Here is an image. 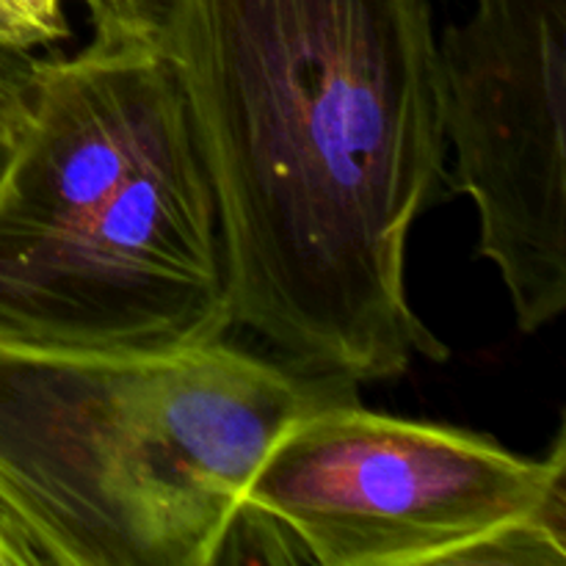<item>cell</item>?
<instances>
[{"mask_svg":"<svg viewBox=\"0 0 566 566\" xmlns=\"http://www.w3.org/2000/svg\"><path fill=\"white\" fill-rule=\"evenodd\" d=\"M160 48L213 182L235 326L354 385L446 363L407 287L448 180L431 0H175Z\"/></svg>","mask_w":566,"mask_h":566,"instance_id":"obj_1","label":"cell"},{"mask_svg":"<svg viewBox=\"0 0 566 566\" xmlns=\"http://www.w3.org/2000/svg\"><path fill=\"white\" fill-rule=\"evenodd\" d=\"M235 326L213 182L158 42L33 61L0 160V335L182 352Z\"/></svg>","mask_w":566,"mask_h":566,"instance_id":"obj_2","label":"cell"},{"mask_svg":"<svg viewBox=\"0 0 566 566\" xmlns=\"http://www.w3.org/2000/svg\"><path fill=\"white\" fill-rule=\"evenodd\" d=\"M357 387L227 340L105 352L0 335V512L42 566H216L271 442Z\"/></svg>","mask_w":566,"mask_h":566,"instance_id":"obj_3","label":"cell"},{"mask_svg":"<svg viewBox=\"0 0 566 566\" xmlns=\"http://www.w3.org/2000/svg\"><path fill=\"white\" fill-rule=\"evenodd\" d=\"M243 503L321 566H564L566 434L545 457L446 423L374 412L359 392L293 418Z\"/></svg>","mask_w":566,"mask_h":566,"instance_id":"obj_4","label":"cell"},{"mask_svg":"<svg viewBox=\"0 0 566 566\" xmlns=\"http://www.w3.org/2000/svg\"><path fill=\"white\" fill-rule=\"evenodd\" d=\"M437 72L451 186L534 335L566 310V0H473L437 36Z\"/></svg>","mask_w":566,"mask_h":566,"instance_id":"obj_5","label":"cell"},{"mask_svg":"<svg viewBox=\"0 0 566 566\" xmlns=\"http://www.w3.org/2000/svg\"><path fill=\"white\" fill-rule=\"evenodd\" d=\"M66 36L64 0H0V48L36 55Z\"/></svg>","mask_w":566,"mask_h":566,"instance_id":"obj_6","label":"cell"},{"mask_svg":"<svg viewBox=\"0 0 566 566\" xmlns=\"http://www.w3.org/2000/svg\"><path fill=\"white\" fill-rule=\"evenodd\" d=\"M92 20L94 36L147 39L160 44L175 0H81Z\"/></svg>","mask_w":566,"mask_h":566,"instance_id":"obj_7","label":"cell"},{"mask_svg":"<svg viewBox=\"0 0 566 566\" xmlns=\"http://www.w3.org/2000/svg\"><path fill=\"white\" fill-rule=\"evenodd\" d=\"M33 61L36 55L0 48V160L25 122Z\"/></svg>","mask_w":566,"mask_h":566,"instance_id":"obj_8","label":"cell"},{"mask_svg":"<svg viewBox=\"0 0 566 566\" xmlns=\"http://www.w3.org/2000/svg\"><path fill=\"white\" fill-rule=\"evenodd\" d=\"M0 566H42L28 536L0 512Z\"/></svg>","mask_w":566,"mask_h":566,"instance_id":"obj_9","label":"cell"}]
</instances>
